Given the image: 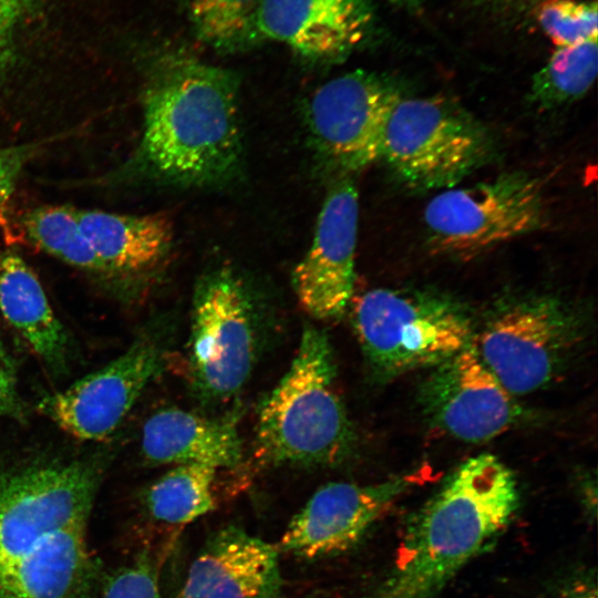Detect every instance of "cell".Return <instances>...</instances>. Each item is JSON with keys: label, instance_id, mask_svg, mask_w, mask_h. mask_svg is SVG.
I'll list each match as a JSON object with an SVG mask.
<instances>
[{"label": "cell", "instance_id": "obj_8", "mask_svg": "<svg viewBox=\"0 0 598 598\" xmlns=\"http://www.w3.org/2000/svg\"><path fill=\"white\" fill-rule=\"evenodd\" d=\"M580 337V323L561 301L528 297L501 307L472 342L480 359L513 395L548 384Z\"/></svg>", "mask_w": 598, "mask_h": 598}, {"label": "cell", "instance_id": "obj_4", "mask_svg": "<svg viewBox=\"0 0 598 598\" xmlns=\"http://www.w3.org/2000/svg\"><path fill=\"white\" fill-rule=\"evenodd\" d=\"M353 327L369 367L383 380L439 365L464 349L473 332L470 315L454 299L388 288L360 297Z\"/></svg>", "mask_w": 598, "mask_h": 598}, {"label": "cell", "instance_id": "obj_32", "mask_svg": "<svg viewBox=\"0 0 598 598\" xmlns=\"http://www.w3.org/2000/svg\"><path fill=\"white\" fill-rule=\"evenodd\" d=\"M0 598H10V597H8L7 595L0 592Z\"/></svg>", "mask_w": 598, "mask_h": 598}, {"label": "cell", "instance_id": "obj_15", "mask_svg": "<svg viewBox=\"0 0 598 598\" xmlns=\"http://www.w3.org/2000/svg\"><path fill=\"white\" fill-rule=\"evenodd\" d=\"M371 0H264L259 32L320 62L340 61L369 35Z\"/></svg>", "mask_w": 598, "mask_h": 598}, {"label": "cell", "instance_id": "obj_22", "mask_svg": "<svg viewBox=\"0 0 598 598\" xmlns=\"http://www.w3.org/2000/svg\"><path fill=\"white\" fill-rule=\"evenodd\" d=\"M264 0H184L192 29L213 49L231 53L264 41L259 13Z\"/></svg>", "mask_w": 598, "mask_h": 598}, {"label": "cell", "instance_id": "obj_10", "mask_svg": "<svg viewBox=\"0 0 598 598\" xmlns=\"http://www.w3.org/2000/svg\"><path fill=\"white\" fill-rule=\"evenodd\" d=\"M403 97L390 79L357 70L322 84L310 99L312 135L336 164L354 172L382 157L390 115Z\"/></svg>", "mask_w": 598, "mask_h": 598}, {"label": "cell", "instance_id": "obj_6", "mask_svg": "<svg viewBox=\"0 0 598 598\" xmlns=\"http://www.w3.org/2000/svg\"><path fill=\"white\" fill-rule=\"evenodd\" d=\"M546 219L540 181L519 171L444 189L424 209L434 249L462 258L538 230Z\"/></svg>", "mask_w": 598, "mask_h": 598}, {"label": "cell", "instance_id": "obj_9", "mask_svg": "<svg viewBox=\"0 0 598 598\" xmlns=\"http://www.w3.org/2000/svg\"><path fill=\"white\" fill-rule=\"evenodd\" d=\"M97 485V472L82 462L0 473V561L56 530L86 525Z\"/></svg>", "mask_w": 598, "mask_h": 598}, {"label": "cell", "instance_id": "obj_2", "mask_svg": "<svg viewBox=\"0 0 598 598\" xmlns=\"http://www.w3.org/2000/svg\"><path fill=\"white\" fill-rule=\"evenodd\" d=\"M518 503L516 478L501 460L468 458L412 517L372 598H436L506 529Z\"/></svg>", "mask_w": 598, "mask_h": 598}, {"label": "cell", "instance_id": "obj_27", "mask_svg": "<svg viewBox=\"0 0 598 598\" xmlns=\"http://www.w3.org/2000/svg\"><path fill=\"white\" fill-rule=\"evenodd\" d=\"M37 0H0V66L9 59L13 39Z\"/></svg>", "mask_w": 598, "mask_h": 598}, {"label": "cell", "instance_id": "obj_24", "mask_svg": "<svg viewBox=\"0 0 598 598\" xmlns=\"http://www.w3.org/2000/svg\"><path fill=\"white\" fill-rule=\"evenodd\" d=\"M24 227L31 240L48 254L79 268L104 271L81 230L74 208L39 207L25 216Z\"/></svg>", "mask_w": 598, "mask_h": 598}, {"label": "cell", "instance_id": "obj_18", "mask_svg": "<svg viewBox=\"0 0 598 598\" xmlns=\"http://www.w3.org/2000/svg\"><path fill=\"white\" fill-rule=\"evenodd\" d=\"M142 452L153 464L234 468L241 461L243 443L233 419H209L168 408L154 413L145 422Z\"/></svg>", "mask_w": 598, "mask_h": 598}, {"label": "cell", "instance_id": "obj_21", "mask_svg": "<svg viewBox=\"0 0 598 598\" xmlns=\"http://www.w3.org/2000/svg\"><path fill=\"white\" fill-rule=\"evenodd\" d=\"M217 470L202 464H179L166 472L147 491L151 516L165 524L185 525L215 507L213 486Z\"/></svg>", "mask_w": 598, "mask_h": 598}, {"label": "cell", "instance_id": "obj_29", "mask_svg": "<svg viewBox=\"0 0 598 598\" xmlns=\"http://www.w3.org/2000/svg\"><path fill=\"white\" fill-rule=\"evenodd\" d=\"M551 598H597L596 579L590 575L576 577L560 587Z\"/></svg>", "mask_w": 598, "mask_h": 598}, {"label": "cell", "instance_id": "obj_23", "mask_svg": "<svg viewBox=\"0 0 598 598\" xmlns=\"http://www.w3.org/2000/svg\"><path fill=\"white\" fill-rule=\"evenodd\" d=\"M597 70V39L558 47L534 74L529 100L543 109L578 100L592 86Z\"/></svg>", "mask_w": 598, "mask_h": 598}, {"label": "cell", "instance_id": "obj_19", "mask_svg": "<svg viewBox=\"0 0 598 598\" xmlns=\"http://www.w3.org/2000/svg\"><path fill=\"white\" fill-rule=\"evenodd\" d=\"M78 219L103 269L111 272L146 274L166 258L172 246L173 226L162 214L78 210Z\"/></svg>", "mask_w": 598, "mask_h": 598}, {"label": "cell", "instance_id": "obj_5", "mask_svg": "<svg viewBox=\"0 0 598 598\" xmlns=\"http://www.w3.org/2000/svg\"><path fill=\"white\" fill-rule=\"evenodd\" d=\"M489 137L458 103L444 96L402 97L393 109L382 157L408 187H455L488 155Z\"/></svg>", "mask_w": 598, "mask_h": 598}, {"label": "cell", "instance_id": "obj_25", "mask_svg": "<svg viewBox=\"0 0 598 598\" xmlns=\"http://www.w3.org/2000/svg\"><path fill=\"white\" fill-rule=\"evenodd\" d=\"M537 20L556 48L579 44L598 37L596 1L544 0L537 8Z\"/></svg>", "mask_w": 598, "mask_h": 598}, {"label": "cell", "instance_id": "obj_30", "mask_svg": "<svg viewBox=\"0 0 598 598\" xmlns=\"http://www.w3.org/2000/svg\"><path fill=\"white\" fill-rule=\"evenodd\" d=\"M16 405V394L11 378L0 369V414L12 412Z\"/></svg>", "mask_w": 598, "mask_h": 598}, {"label": "cell", "instance_id": "obj_20", "mask_svg": "<svg viewBox=\"0 0 598 598\" xmlns=\"http://www.w3.org/2000/svg\"><path fill=\"white\" fill-rule=\"evenodd\" d=\"M0 311L49 367H64L66 332L37 276L11 252L0 258Z\"/></svg>", "mask_w": 598, "mask_h": 598}, {"label": "cell", "instance_id": "obj_26", "mask_svg": "<svg viewBox=\"0 0 598 598\" xmlns=\"http://www.w3.org/2000/svg\"><path fill=\"white\" fill-rule=\"evenodd\" d=\"M103 598H165L146 558L121 568L105 582Z\"/></svg>", "mask_w": 598, "mask_h": 598}, {"label": "cell", "instance_id": "obj_16", "mask_svg": "<svg viewBox=\"0 0 598 598\" xmlns=\"http://www.w3.org/2000/svg\"><path fill=\"white\" fill-rule=\"evenodd\" d=\"M278 554L243 528L224 527L203 545L175 598H280Z\"/></svg>", "mask_w": 598, "mask_h": 598}, {"label": "cell", "instance_id": "obj_14", "mask_svg": "<svg viewBox=\"0 0 598 598\" xmlns=\"http://www.w3.org/2000/svg\"><path fill=\"white\" fill-rule=\"evenodd\" d=\"M417 482L413 474L369 485L328 483L291 518L279 549L302 558L346 551Z\"/></svg>", "mask_w": 598, "mask_h": 598}, {"label": "cell", "instance_id": "obj_11", "mask_svg": "<svg viewBox=\"0 0 598 598\" xmlns=\"http://www.w3.org/2000/svg\"><path fill=\"white\" fill-rule=\"evenodd\" d=\"M167 347L159 336L144 334L123 354L47 398L43 410L81 440H103L120 425L137 398L164 370Z\"/></svg>", "mask_w": 598, "mask_h": 598}, {"label": "cell", "instance_id": "obj_1", "mask_svg": "<svg viewBox=\"0 0 598 598\" xmlns=\"http://www.w3.org/2000/svg\"><path fill=\"white\" fill-rule=\"evenodd\" d=\"M142 154L172 182H224L241 159L238 79L183 52L165 55L144 93Z\"/></svg>", "mask_w": 598, "mask_h": 598}, {"label": "cell", "instance_id": "obj_28", "mask_svg": "<svg viewBox=\"0 0 598 598\" xmlns=\"http://www.w3.org/2000/svg\"><path fill=\"white\" fill-rule=\"evenodd\" d=\"M28 152L24 147H0V212L9 202Z\"/></svg>", "mask_w": 598, "mask_h": 598}, {"label": "cell", "instance_id": "obj_12", "mask_svg": "<svg viewBox=\"0 0 598 598\" xmlns=\"http://www.w3.org/2000/svg\"><path fill=\"white\" fill-rule=\"evenodd\" d=\"M420 394L431 422L466 442L502 434L520 413L514 395L485 367L472 342L434 367Z\"/></svg>", "mask_w": 598, "mask_h": 598}, {"label": "cell", "instance_id": "obj_17", "mask_svg": "<svg viewBox=\"0 0 598 598\" xmlns=\"http://www.w3.org/2000/svg\"><path fill=\"white\" fill-rule=\"evenodd\" d=\"M84 529L56 530L0 561V592L10 598H89L95 571Z\"/></svg>", "mask_w": 598, "mask_h": 598}, {"label": "cell", "instance_id": "obj_7", "mask_svg": "<svg viewBox=\"0 0 598 598\" xmlns=\"http://www.w3.org/2000/svg\"><path fill=\"white\" fill-rule=\"evenodd\" d=\"M256 354V318L244 283L228 269L207 274L193 296L188 369L197 396L208 403L233 398Z\"/></svg>", "mask_w": 598, "mask_h": 598}, {"label": "cell", "instance_id": "obj_13", "mask_svg": "<svg viewBox=\"0 0 598 598\" xmlns=\"http://www.w3.org/2000/svg\"><path fill=\"white\" fill-rule=\"evenodd\" d=\"M358 220L357 187L341 179L329 190L312 243L292 272L298 301L316 319L340 317L352 298Z\"/></svg>", "mask_w": 598, "mask_h": 598}, {"label": "cell", "instance_id": "obj_3", "mask_svg": "<svg viewBox=\"0 0 598 598\" xmlns=\"http://www.w3.org/2000/svg\"><path fill=\"white\" fill-rule=\"evenodd\" d=\"M324 331L307 324L297 353L258 411L256 455L272 465L327 466L348 458L354 432L336 389Z\"/></svg>", "mask_w": 598, "mask_h": 598}, {"label": "cell", "instance_id": "obj_31", "mask_svg": "<svg viewBox=\"0 0 598 598\" xmlns=\"http://www.w3.org/2000/svg\"><path fill=\"white\" fill-rule=\"evenodd\" d=\"M394 4L403 7L410 10H416L420 8L422 0H388Z\"/></svg>", "mask_w": 598, "mask_h": 598}]
</instances>
